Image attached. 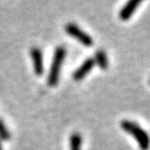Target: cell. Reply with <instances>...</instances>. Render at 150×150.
<instances>
[{"label":"cell","mask_w":150,"mask_h":150,"mask_svg":"<svg viewBox=\"0 0 150 150\" xmlns=\"http://www.w3.org/2000/svg\"><path fill=\"white\" fill-rule=\"evenodd\" d=\"M121 129L127 134H131L136 139L139 143L140 150H149L150 148V137L144 129L142 128L137 123L131 120H123L120 123Z\"/></svg>","instance_id":"6da1fadb"},{"label":"cell","mask_w":150,"mask_h":150,"mask_svg":"<svg viewBox=\"0 0 150 150\" xmlns=\"http://www.w3.org/2000/svg\"><path fill=\"white\" fill-rule=\"evenodd\" d=\"M65 55H67V50L64 47L58 46L55 49L54 52V57L52 64L50 67V72L48 75V85L51 87H55L58 85L59 80V74H61V68L65 59Z\"/></svg>","instance_id":"7a4b0ae2"},{"label":"cell","mask_w":150,"mask_h":150,"mask_svg":"<svg viewBox=\"0 0 150 150\" xmlns=\"http://www.w3.org/2000/svg\"><path fill=\"white\" fill-rule=\"evenodd\" d=\"M65 32L70 35L71 37L76 39L77 41H79L81 44H83L84 46L91 47L94 44V39L92 38L91 35H89L87 32H85L82 28H80L76 23H67L64 26Z\"/></svg>","instance_id":"3957f363"},{"label":"cell","mask_w":150,"mask_h":150,"mask_svg":"<svg viewBox=\"0 0 150 150\" xmlns=\"http://www.w3.org/2000/svg\"><path fill=\"white\" fill-rule=\"evenodd\" d=\"M30 57L33 62L34 72L37 76H41L44 72V61L42 50L38 47H32L30 49Z\"/></svg>","instance_id":"277c9868"},{"label":"cell","mask_w":150,"mask_h":150,"mask_svg":"<svg viewBox=\"0 0 150 150\" xmlns=\"http://www.w3.org/2000/svg\"><path fill=\"white\" fill-rule=\"evenodd\" d=\"M95 64H96L95 61L93 58H89L85 59L83 64L73 72V79L75 81L83 80L86 75L90 73V71L92 70V68L94 67Z\"/></svg>","instance_id":"5b68a950"},{"label":"cell","mask_w":150,"mask_h":150,"mask_svg":"<svg viewBox=\"0 0 150 150\" xmlns=\"http://www.w3.org/2000/svg\"><path fill=\"white\" fill-rule=\"evenodd\" d=\"M139 4H140L139 0H130L128 3H126L119 12L120 20L128 21L132 17V15L136 12L137 8L139 7Z\"/></svg>","instance_id":"8992f818"},{"label":"cell","mask_w":150,"mask_h":150,"mask_svg":"<svg viewBox=\"0 0 150 150\" xmlns=\"http://www.w3.org/2000/svg\"><path fill=\"white\" fill-rule=\"evenodd\" d=\"M94 61L95 64H97L103 70H106L108 68V59H107L106 53L103 50L100 49L96 52Z\"/></svg>","instance_id":"52a82bcc"},{"label":"cell","mask_w":150,"mask_h":150,"mask_svg":"<svg viewBox=\"0 0 150 150\" xmlns=\"http://www.w3.org/2000/svg\"><path fill=\"white\" fill-rule=\"evenodd\" d=\"M82 137L79 133H74L69 137V150H81Z\"/></svg>","instance_id":"ba28073f"},{"label":"cell","mask_w":150,"mask_h":150,"mask_svg":"<svg viewBox=\"0 0 150 150\" xmlns=\"http://www.w3.org/2000/svg\"><path fill=\"white\" fill-rule=\"evenodd\" d=\"M0 137L3 140H8L10 139V133H9L8 129L6 128L4 122L0 119Z\"/></svg>","instance_id":"9c48e42d"},{"label":"cell","mask_w":150,"mask_h":150,"mask_svg":"<svg viewBox=\"0 0 150 150\" xmlns=\"http://www.w3.org/2000/svg\"><path fill=\"white\" fill-rule=\"evenodd\" d=\"M0 150H2V144H1V142H0Z\"/></svg>","instance_id":"30bf717a"},{"label":"cell","mask_w":150,"mask_h":150,"mask_svg":"<svg viewBox=\"0 0 150 150\" xmlns=\"http://www.w3.org/2000/svg\"><path fill=\"white\" fill-rule=\"evenodd\" d=\"M149 84H150V79H149Z\"/></svg>","instance_id":"8fae6325"}]
</instances>
